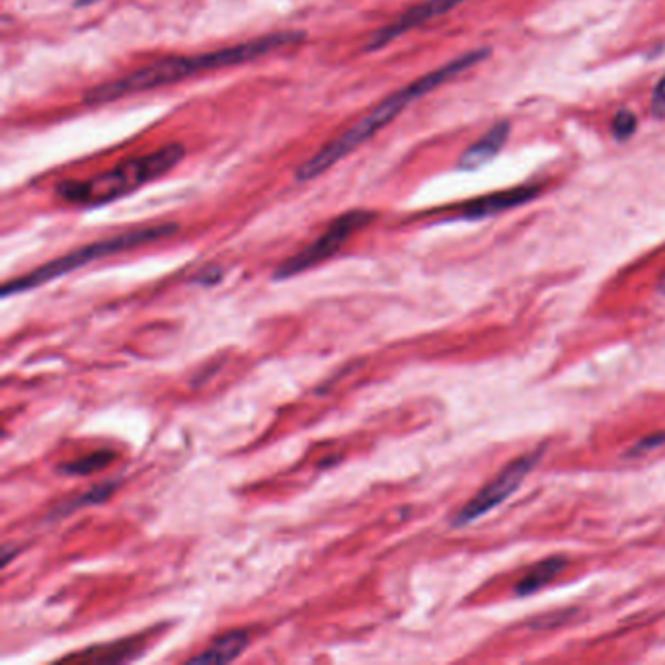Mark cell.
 <instances>
[{
	"instance_id": "obj_8",
	"label": "cell",
	"mask_w": 665,
	"mask_h": 665,
	"mask_svg": "<svg viewBox=\"0 0 665 665\" xmlns=\"http://www.w3.org/2000/svg\"><path fill=\"white\" fill-rule=\"evenodd\" d=\"M539 194H541V188H537V186H521V188H513V190L496 192L490 196L478 197L463 207L461 217H465V219L492 217V215L504 213L508 209H515L519 205H525V203L533 201Z\"/></svg>"
},
{
	"instance_id": "obj_12",
	"label": "cell",
	"mask_w": 665,
	"mask_h": 665,
	"mask_svg": "<svg viewBox=\"0 0 665 665\" xmlns=\"http://www.w3.org/2000/svg\"><path fill=\"white\" fill-rule=\"evenodd\" d=\"M116 459V455L112 451H94L86 457H80L77 461H71L67 465L61 467V472L67 474V476H90L94 472H100V470L108 469L112 465V461Z\"/></svg>"
},
{
	"instance_id": "obj_16",
	"label": "cell",
	"mask_w": 665,
	"mask_h": 665,
	"mask_svg": "<svg viewBox=\"0 0 665 665\" xmlns=\"http://www.w3.org/2000/svg\"><path fill=\"white\" fill-rule=\"evenodd\" d=\"M662 445H665V433H652V435L640 439V441H638V443L626 453V457H640V455H646L648 451H654V449H658V447H662Z\"/></svg>"
},
{
	"instance_id": "obj_3",
	"label": "cell",
	"mask_w": 665,
	"mask_h": 665,
	"mask_svg": "<svg viewBox=\"0 0 665 665\" xmlns=\"http://www.w3.org/2000/svg\"><path fill=\"white\" fill-rule=\"evenodd\" d=\"M186 155V149L178 143L166 145L151 155L131 158L121 162L116 168L88 178V180H67L57 186V194L61 199L75 203L96 207L104 203H112L119 197L129 196L135 190L143 188L145 184L157 180L176 168Z\"/></svg>"
},
{
	"instance_id": "obj_6",
	"label": "cell",
	"mask_w": 665,
	"mask_h": 665,
	"mask_svg": "<svg viewBox=\"0 0 665 665\" xmlns=\"http://www.w3.org/2000/svg\"><path fill=\"white\" fill-rule=\"evenodd\" d=\"M545 449L531 451L513 463H509L492 482H488L465 508L453 517V527H467L472 521L484 517L492 509L504 504L509 496L523 484V480L535 470L539 461L543 459Z\"/></svg>"
},
{
	"instance_id": "obj_9",
	"label": "cell",
	"mask_w": 665,
	"mask_h": 665,
	"mask_svg": "<svg viewBox=\"0 0 665 665\" xmlns=\"http://www.w3.org/2000/svg\"><path fill=\"white\" fill-rule=\"evenodd\" d=\"M509 131H511V127H509L508 121L496 123L490 131L484 133V137H480L461 155L459 168L470 172V170H476V168L488 164L508 143Z\"/></svg>"
},
{
	"instance_id": "obj_2",
	"label": "cell",
	"mask_w": 665,
	"mask_h": 665,
	"mask_svg": "<svg viewBox=\"0 0 665 665\" xmlns=\"http://www.w3.org/2000/svg\"><path fill=\"white\" fill-rule=\"evenodd\" d=\"M490 53L492 51L488 47L474 49V51H469V53H465V55H461V57L445 63L443 67L431 71L428 75H424L422 79L414 80L408 86L396 90L389 98H385L379 106H375L369 114H365L357 123H353L350 129H346L344 133H340L334 141H330L328 145H324L316 155L309 158L295 172V178L299 182H309V180H314V178L322 176L326 170L334 168L340 160H344L357 147H361L367 139H371L375 133H379L381 129H385L410 104H414L416 100L424 98L426 94H430L431 90L443 86L445 82L463 75L465 71H469L474 65L486 61L490 57Z\"/></svg>"
},
{
	"instance_id": "obj_4",
	"label": "cell",
	"mask_w": 665,
	"mask_h": 665,
	"mask_svg": "<svg viewBox=\"0 0 665 665\" xmlns=\"http://www.w3.org/2000/svg\"><path fill=\"white\" fill-rule=\"evenodd\" d=\"M176 233V225H158V227H147V229H137L131 233H123V235L112 236L106 240H98L92 242L88 246H82L79 250L65 254L57 260H51L49 264H43L38 270L30 272V274L22 275L20 279L8 281L2 287V297H10L14 293H24V291H32L40 285H45L53 279H59L63 275L71 274L75 270H80L100 258L112 256V254H119L149 242H155L160 238L174 235Z\"/></svg>"
},
{
	"instance_id": "obj_15",
	"label": "cell",
	"mask_w": 665,
	"mask_h": 665,
	"mask_svg": "<svg viewBox=\"0 0 665 665\" xmlns=\"http://www.w3.org/2000/svg\"><path fill=\"white\" fill-rule=\"evenodd\" d=\"M636 125H638V119L630 110L617 112V116L613 118V137L621 143L628 141L636 133Z\"/></svg>"
},
{
	"instance_id": "obj_13",
	"label": "cell",
	"mask_w": 665,
	"mask_h": 665,
	"mask_svg": "<svg viewBox=\"0 0 665 665\" xmlns=\"http://www.w3.org/2000/svg\"><path fill=\"white\" fill-rule=\"evenodd\" d=\"M118 484L119 482H104V484H98V486L86 490L84 494H80L79 498H73L71 502H67V504H63V506L55 509V517H65V515H69V513H73L77 509L102 504L104 500H108L112 496V492L116 490Z\"/></svg>"
},
{
	"instance_id": "obj_18",
	"label": "cell",
	"mask_w": 665,
	"mask_h": 665,
	"mask_svg": "<svg viewBox=\"0 0 665 665\" xmlns=\"http://www.w3.org/2000/svg\"><path fill=\"white\" fill-rule=\"evenodd\" d=\"M658 289H660V291H662V293L665 295V274L664 277L660 279V285H658Z\"/></svg>"
},
{
	"instance_id": "obj_17",
	"label": "cell",
	"mask_w": 665,
	"mask_h": 665,
	"mask_svg": "<svg viewBox=\"0 0 665 665\" xmlns=\"http://www.w3.org/2000/svg\"><path fill=\"white\" fill-rule=\"evenodd\" d=\"M652 114L656 118H665V77L660 79L652 94Z\"/></svg>"
},
{
	"instance_id": "obj_11",
	"label": "cell",
	"mask_w": 665,
	"mask_h": 665,
	"mask_svg": "<svg viewBox=\"0 0 665 665\" xmlns=\"http://www.w3.org/2000/svg\"><path fill=\"white\" fill-rule=\"evenodd\" d=\"M566 558H560V556H550L547 560L539 562L521 582H517L515 586V593L519 597H527V595H533L537 593L539 589L550 584L556 576L562 574V570L566 568Z\"/></svg>"
},
{
	"instance_id": "obj_5",
	"label": "cell",
	"mask_w": 665,
	"mask_h": 665,
	"mask_svg": "<svg viewBox=\"0 0 665 665\" xmlns=\"http://www.w3.org/2000/svg\"><path fill=\"white\" fill-rule=\"evenodd\" d=\"M373 219H375V215L371 211H363V209L348 211V213L340 215L338 219H334L330 223V227L322 235L314 240L313 244H309L305 250L291 256L289 260H285L275 270L274 279L277 281L291 279L295 275L303 274L314 266L326 262L328 258H332L334 254H338L344 248V244L352 238L353 233L365 229Z\"/></svg>"
},
{
	"instance_id": "obj_10",
	"label": "cell",
	"mask_w": 665,
	"mask_h": 665,
	"mask_svg": "<svg viewBox=\"0 0 665 665\" xmlns=\"http://www.w3.org/2000/svg\"><path fill=\"white\" fill-rule=\"evenodd\" d=\"M248 646V634L244 630L227 632L225 636L217 638L205 652L192 658L194 664H229L244 652Z\"/></svg>"
},
{
	"instance_id": "obj_7",
	"label": "cell",
	"mask_w": 665,
	"mask_h": 665,
	"mask_svg": "<svg viewBox=\"0 0 665 665\" xmlns=\"http://www.w3.org/2000/svg\"><path fill=\"white\" fill-rule=\"evenodd\" d=\"M465 0H426L418 6H412L410 10H406L404 14H400L394 22L387 24L385 28L377 30L371 40L367 43V51H377L385 45H389L391 41L398 40L400 36H404L406 32L430 22L433 18L451 12L453 8L461 6Z\"/></svg>"
},
{
	"instance_id": "obj_14",
	"label": "cell",
	"mask_w": 665,
	"mask_h": 665,
	"mask_svg": "<svg viewBox=\"0 0 665 665\" xmlns=\"http://www.w3.org/2000/svg\"><path fill=\"white\" fill-rule=\"evenodd\" d=\"M137 652V646H135V640H127V642H119L116 646H110V650H100V648H92L80 656H73V658H67V660H77V662H102V664H108V662H123V660H129L133 654Z\"/></svg>"
},
{
	"instance_id": "obj_1",
	"label": "cell",
	"mask_w": 665,
	"mask_h": 665,
	"mask_svg": "<svg viewBox=\"0 0 665 665\" xmlns=\"http://www.w3.org/2000/svg\"><path fill=\"white\" fill-rule=\"evenodd\" d=\"M301 40H303L301 32H281V34H272L266 38L244 41V43L225 47V49H219L213 53L160 59L143 69H137L135 73H131L127 77H121V79L112 80V82H106V84H100V86L88 90L86 102L88 104L116 102L125 96L162 88V86H168V84H174L180 80L196 77L201 73L256 61L264 55H270L287 45H295Z\"/></svg>"
}]
</instances>
